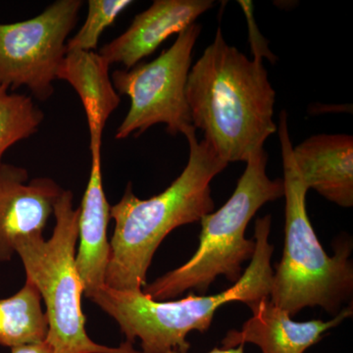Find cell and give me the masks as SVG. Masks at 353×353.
<instances>
[{"label": "cell", "instance_id": "obj_1", "mask_svg": "<svg viewBox=\"0 0 353 353\" xmlns=\"http://www.w3.org/2000/svg\"><path fill=\"white\" fill-rule=\"evenodd\" d=\"M262 58L248 59L227 43L218 28L214 41L190 70L185 95L192 126L228 164L246 162L277 132L276 92Z\"/></svg>", "mask_w": 353, "mask_h": 353}, {"label": "cell", "instance_id": "obj_2", "mask_svg": "<svg viewBox=\"0 0 353 353\" xmlns=\"http://www.w3.org/2000/svg\"><path fill=\"white\" fill-rule=\"evenodd\" d=\"M194 128L183 136L189 141L187 166L164 192L148 199L134 196L128 183L122 199L110 208L115 229L105 285L117 290L141 292L153 256L173 230L199 222L214 211L211 182L228 163L202 139Z\"/></svg>", "mask_w": 353, "mask_h": 353}, {"label": "cell", "instance_id": "obj_3", "mask_svg": "<svg viewBox=\"0 0 353 353\" xmlns=\"http://www.w3.org/2000/svg\"><path fill=\"white\" fill-rule=\"evenodd\" d=\"M272 216L255 222V252L238 282L219 294L194 296L176 301H153L141 292L103 287L90 299L119 325L127 343L139 340L143 353H188V336L210 329L221 306L231 303L252 307L270 294L274 245L270 243Z\"/></svg>", "mask_w": 353, "mask_h": 353}, {"label": "cell", "instance_id": "obj_4", "mask_svg": "<svg viewBox=\"0 0 353 353\" xmlns=\"http://www.w3.org/2000/svg\"><path fill=\"white\" fill-rule=\"evenodd\" d=\"M277 131L284 167L285 245L273 272L269 299L292 317L307 307H321L334 317L352 303V241L341 236L334 241V255L325 252L308 217V189L292 157L285 110Z\"/></svg>", "mask_w": 353, "mask_h": 353}, {"label": "cell", "instance_id": "obj_5", "mask_svg": "<svg viewBox=\"0 0 353 353\" xmlns=\"http://www.w3.org/2000/svg\"><path fill=\"white\" fill-rule=\"evenodd\" d=\"M267 160L264 148L246 160L232 196L199 221L201 232L194 254L182 266L146 284L143 294L153 301H172L187 290L204 296L220 276L233 284L238 282L243 263L250 261L255 252L254 239L245 238L246 228L262 206L284 196V181L269 178Z\"/></svg>", "mask_w": 353, "mask_h": 353}, {"label": "cell", "instance_id": "obj_6", "mask_svg": "<svg viewBox=\"0 0 353 353\" xmlns=\"http://www.w3.org/2000/svg\"><path fill=\"white\" fill-rule=\"evenodd\" d=\"M73 201V192L63 190L55 202V226L50 240L36 234L20 239L15 245L26 281L38 289L46 305V341L54 353H132V343L105 347L92 341L85 331L83 287L76 268L80 209L74 208Z\"/></svg>", "mask_w": 353, "mask_h": 353}, {"label": "cell", "instance_id": "obj_7", "mask_svg": "<svg viewBox=\"0 0 353 353\" xmlns=\"http://www.w3.org/2000/svg\"><path fill=\"white\" fill-rule=\"evenodd\" d=\"M201 32V26L194 23L181 32L171 48L152 62L113 72L111 81L116 92L131 99L126 117L116 132V139H127L132 134L139 137L157 124L166 125L172 136L185 134L194 128L185 87Z\"/></svg>", "mask_w": 353, "mask_h": 353}, {"label": "cell", "instance_id": "obj_8", "mask_svg": "<svg viewBox=\"0 0 353 353\" xmlns=\"http://www.w3.org/2000/svg\"><path fill=\"white\" fill-rule=\"evenodd\" d=\"M83 3L57 0L32 19L0 24V85L27 87L39 101L50 99Z\"/></svg>", "mask_w": 353, "mask_h": 353}, {"label": "cell", "instance_id": "obj_9", "mask_svg": "<svg viewBox=\"0 0 353 353\" xmlns=\"http://www.w3.org/2000/svg\"><path fill=\"white\" fill-rule=\"evenodd\" d=\"M28 180L27 169L0 165V261L12 259L20 239L43 234L64 190L52 179Z\"/></svg>", "mask_w": 353, "mask_h": 353}, {"label": "cell", "instance_id": "obj_10", "mask_svg": "<svg viewBox=\"0 0 353 353\" xmlns=\"http://www.w3.org/2000/svg\"><path fill=\"white\" fill-rule=\"evenodd\" d=\"M252 316L240 330H231L222 340L223 348L248 343L256 345L261 353H305L317 345L330 330L336 328L353 315L352 303L341 309L329 321L316 319L296 322L292 316L272 303L269 297L250 307Z\"/></svg>", "mask_w": 353, "mask_h": 353}, {"label": "cell", "instance_id": "obj_11", "mask_svg": "<svg viewBox=\"0 0 353 353\" xmlns=\"http://www.w3.org/2000/svg\"><path fill=\"white\" fill-rule=\"evenodd\" d=\"M214 6L212 0H155L134 17L126 32L102 46L99 54L127 70L150 57L171 36L180 34Z\"/></svg>", "mask_w": 353, "mask_h": 353}, {"label": "cell", "instance_id": "obj_12", "mask_svg": "<svg viewBox=\"0 0 353 353\" xmlns=\"http://www.w3.org/2000/svg\"><path fill=\"white\" fill-rule=\"evenodd\" d=\"M101 148L90 150V179L79 214L80 241L76 253V268L83 287V296L90 299L105 287L106 271L110 259L108 228L110 208L102 185Z\"/></svg>", "mask_w": 353, "mask_h": 353}, {"label": "cell", "instance_id": "obj_13", "mask_svg": "<svg viewBox=\"0 0 353 353\" xmlns=\"http://www.w3.org/2000/svg\"><path fill=\"white\" fill-rule=\"evenodd\" d=\"M292 157L308 190L343 208L353 206V138L317 134L292 145Z\"/></svg>", "mask_w": 353, "mask_h": 353}, {"label": "cell", "instance_id": "obj_14", "mask_svg": "<svg viewBox=\"0 0 353 353\" xmlns=\"http://www.w3.org/2000/svg\"><path fill=\"white\" fill-rule=\"evenodd\" d=\"M109 68L110 63L99 53L71 50L66 51L57 71L58 80L68 82L82 101L90 131V150L101 148L106 122L121 102Z\"/></svg>", "mask_w": 353, "mask_h": 353}, {"label": "cell", "instance_id": "obj_15", "mask_svg": "<svg viewBox=\"0 0 353 353\" xmlns=\"http://www.w3.org/2000/svg\"><path fill=\"white\" fill-rule=\"evenodd\" d=\"M41 303L28 281L14 296L0 299V345L13 348L46 341L48 322Z\"/></svg>", "mask_w": 353, "mask_h": 353}, {"label": "cell", "instance_id": "obj_16", "mask_svg": "<svg viewBox=\"0 0 353 353\" xmlns=\"http://www.w3.org/2000/svg\"><path fill=\"white\" fill-rule=\"evenodd\" d=\"M43 121V113L27 95L14 94L0 85V165L4 153L30 138Z\"/></svg>", "mask_w": 353, "mask_h": 353}, {"label": "cell", "instance_id": "obj_17", "mask_svg": "<svg viewBox=\"0 0 353 353\" xmlns=\"http://www.w3.org/2000/svg\"><path fill=\"white\" fill-rule=\"evenodd\" d=\"M132 3L131 0H90L85 23L75 36L67 41L66 51H94L102 32Z\"/></svg>", "mask_w": 353, "mask_h": 353}, {"label": "cell", "instance_id": "obj_18", "mask_svg": "<svg viewBox=\"0 0 353 353\" xmlns=\"http://www.w3.org/2000/svg\"><path fill=\"white\" fill-rule=\"evenodd\" d=\"M11 353H54L46 341L11 348Z\"/></svg>", "mask_w": 353, "mask_h": 353}, {"label": "cell", "instance_id": "obj_19", "mask_svg": "<svg viewBox=\"0 0 353 353\" xmlns=\"http://www.w3.org/2000/svg\"><path fill=\"white\" fill-rule=\"evenodd\" d=\"M134 353H143L139 350H134ZM166 353H181L176 352H169ZM208 353H245V345H239V347L233 348H213L212 350Z\"/></svg>", "mask_w": 353, "mask_h": 353}]
</instances>
